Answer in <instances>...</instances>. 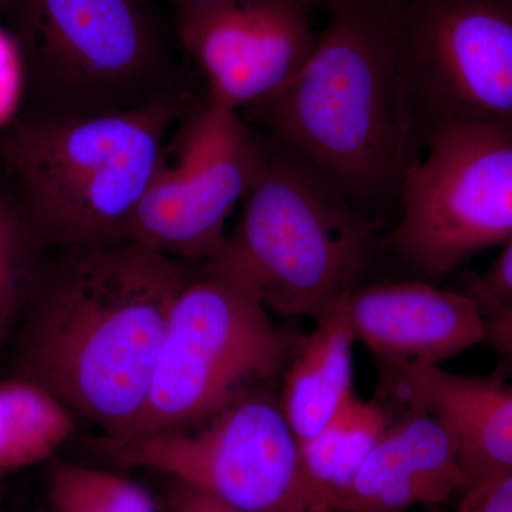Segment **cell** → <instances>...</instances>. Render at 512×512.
<instances>
[{
  "label": "cell",
  "mask_w": 512,
  "mask_h": 512,
  "mask_svg": "<svg viewBox=\"0 0 512 512\" xmlns=\"http://www.w3.org/2000/svg\"><path fill=\"white\" fill-rule=\"evenodd\" d=\"M194 271L133 242L60 249L26 309L23 379L120 439L143 410L171 309Z\"/></svg>",
  "instance_id": "6da1fadb"
},
{
  "label": "cell",
  "mask_w": 512,
  "mask_h": 512,
  "mask_svg": "<svg viewBox=\"0 0 512 512\" xmlns=\"http://www.w3.org/2000/svg\"><path fill=\"white\" fill-rule=\"evenodd\" d=\"M308 62L252 107L272 138L328 175L357 208L399 197L417 131L396 0H329Z\"/></svg>",
  "instance_id": "7a4b0ae2"
},
{
  "label": "cell",
  "mask_w": 512,
  "mask_h": 512,
  "mask_svg": "<svg viewBox=\"0 0 512 512\" xmlns=\"http://www.w3.org/2000/svg\"><path fill=\"white\" fill-rule=\"evenodd\" d=\"M190 94L86 117L16 111L0 128V165L52 249L127 242L134 212Z\"/></svg>",
  "instance_id": "3957f363"
},
{
  "label": "cell",
  "mask_w": 512,
  "mask_h": 512,
  "mask_svg": "<svg viewBox=\"0 0 512 512\" xmlns=\"http://www.w3.org/2000/svg\"><path fill=\"white\" fill-rule=\"evenodd\" d=\"M241 205L224 247L204 264L269 312L319 319L356 288L372 256V225L311 161L275 138L262 143Z\"/></svg>",
  "instance_id": "277c9868"
},
{
  "label": "cell",
  "mask_w": 512,
  "mask_h": 512,
  "mask_svg": "<svg viewBox=\"0 0 512 512\" xmlns=\"http://www.w3.org/2000/svg\"><path fill=\"white\" fill-rule=\"evenodd\" d=\"M22 113L86 117L187 94L150 0H12Z\"/></svg>",
  "instance_id": "5b68a950"
},
{
  "label": "cell",
  "mask_w": 512,
  "mask_h": 512,
  "mask_svg": "<svg viewBox=\"0 0 512 512\" xmlns=\"http://www.w3.org/2000/svg\"><path fill=\"white\" fill-rule=\"evenodd\" d=\"M291 352V340L255 293L210 265H195L171 309L143 410L123 437L109 440L195 426L275 376Z\"/></svg>",
  "instance_id": "8992f818"
},
{
  "label": "cell",
  "mask_w": 512,
  "mask_h": 512,
  "mask_svg": "<svg viewBox=\"0 0 512 512\" xmlns=\"http://www.w3.org/2000/svg\"><path fill=\"white\" fill-rule=\"evenodd\" d=\"M392 244L421 275L439 278L512 237V126L481 120L434 128L399 192Z\"/></svg>",
  "instance_id": "52a82bcc"
},
{
  "label": "cell",
  "mask_w": 512,
  "mask_h": 512,
  "mask_svg": "<svg viewBox=\"0 0 512 512\" xmlns=\"http://www.w3.org/2000/svg\"><path fill=\"white\" fill-rule=\"evenodd\" d=\"M99 447L117 466L157 471L245 512H313L299 441L279 399L255 386L195 426Z\"/></svg>",
  "instance_id": "ba28073f"
},
{
  "label": "cell",
  "mask_w": 512,
  "mask_h": 512,
  "mask_svg": "<svg viewBox=\"0 0 512 512\" xmlns=\"http://www.w3.org/2000/svg\"><path fill=\"white\" fill-rule=\"evenodd\" d=\"M127 242L201 265L224 247L232 212L254 183L262 141L242 114L205 96L175 128Z\"/></svg>",
  "instance_id": "9c48e42d"
},
{
  "label": "cell",
  "mask_w": 512,
  "mask_h": 512,
  "mask_svg": "<svg viewBox=\"0 0 512 512\" xmlns=\"http://www.w3.org/2000/svg\"><path fill=\"white\" fill-rule=\"evenodd\" d=\"M396 22L417 128L512 126V0H396Z\"/></svg>",
  "instance_id": "30bf717a"
},
{
  "label": "cell",
  "mask_w": 512,
  "mask_h": 512,
  "mask_svg": "<svg viewBox=\"0 0 512 512\" xmlns=\"http://www.w3.org/2000/svg\"><path fill=\"white\" fill-rule=\"evenodd\" d=\"M313 8L320 0H218L175 10V33L207 96L241 113L281 92L308 62L318 40Z\"/></svg>",
  "instance_id": "8fae6325"
},
{
  "label": "cell",
  "mask_w": 512,
  "mask_h": 512,
  "mask_svg": "<svg viewBox=\"0 0 512 512\" xmlns=\"http://www.w3.org/2000/svg\"><path fill=\"white\" fill-rule=\"evenodd\" d=\"M345 305L357 342L390 367L440 366L485 339L483 309L470 293L427 282L356 286Z\"/></svg>",
  "instance_id": "7c38bea8"
},
{
  "label": "cell",
  "mask_w": 512,
  "mask_h": 512,
  "mask_svg": "<svg viewBox=\"0 0 512 512\" xmlns=\"http://www.w3.org/2000/svg\"><path fill=\"white\" fill-rule=\"evenodd\" d=\"M410 407L431 414L453 439L464 488L512 474V384L456 375L440 366L393 367ZM461 491V493H463Z\"/></svg>",
  "instance_id": "4fadbf2b"
},
{
  "label": "cell",
  "mask_w": 512,
  "mask_h": 512,
  "mask_svg": "<svg viewBox=\"0 0 512 512\" xmlns=\"http://www.w3.org/2000/svg\"><path fill=\"white\" fill-rule=\"evenodd\" d=\"M413 410L384 431L338 512H406L463 491V468L450 434L436 417Z\"/></svg>",
  "instance_id": "5bb4252c"
},
{
  "label": "cell",
  "mask_w": 512,
  "mask_h": 512,
  "mask_svg": "<svg viewBox=\"0 0 512 512\" xmlns=\"http://www.w3.org/2000/svg\"><path fill=\"white\" fill-rule=\"evenodd\" d=\"M345 299L316 319L315 329L293 352L285 373L279 404L299 444L315 436L356 394L357 340Z\"/></svg>",
  "instance_id": "9a60e30c"
},
{
  "label": "cell",
  "mask_w": 512,
  "mask_h": 512,
  "mask_svg": "<svg viewBox=\"0 0 512 512\" xmlns=\"http://www.w3.org/2000/svg\"><path fill=\"white\" fill-rule=\"evenodd\" d=\"M390 423L389 412L377 400L353 394L315 436L299 444L313 512H338Z\"/></svg>",
  "instance_id": "2e32d148"
},
{
  "label": "cell",
  "mask_w": 512,
  "mask_h": 512,
  "mask_svg": "<svg viewBox=\"0 0 512 512\" xmlns=\"http://www.w3.org/2000/svg\"><path fill=\"white\" fill-rule=\"evenodd\" d=\"M74 413L55 394L28 379L0 383V473L35 466L76 431Z\"/></svg>",
  "instance_id": "e0dca14e"
},
{
  "label": "cell",
  "mask_w": 512,
  "mask_h": 512,
  "mask_svg": "<svg viewBox=\"0 0 512 512\" xmlns=\"http://www.w3.org/2000/svg\"><path fill=\"white\" fill-rule=\"evenodd\" d=\"M49 251L18 192L0 181V348L28 309Z\"/></svg>",
  "instance_id": "ac0fdd59"
},
{
  "label": "cell",
  "mask_w": 512,
  "mask_h": 512,
  "mask_svg": "<svg viewBox=\"0 0 512 512\" xmlns=\"http://www.w3.org/2000/svg\"><path fill=\"white\" fill-rule=\"evenodd\" d=\"M52 512H157L146 488L119 474L55 461L47 474Z\"/></svg>",
  "instance_id": "d6986e66"
},
{
  "label": "cell",
  "mask_w": 512,
  "mask_h": 512,
  "mask_svg": "<svg viewBox=\"0 0 512 512\" xmlns=\"http://www.w3.org/2000/svg\"><path fill=\"white\" fill-rule=\"evenodd\" d=\"M484 313L485 339L498 357L495 376L512 379V301L481 306Z\"/></svg>",
  "instance_id": "ffe728a7"
},
{
  "label": "cell",
  "mask_w": 512,
  "mask_h": 512,
  "mask_svg": "<svg viewBox=\"0 0 512 512\" xmlns=\"http://www.w3.org/2000/svg\"><path fill=\"white\" fill-rule=\"evenodd\" d=\"M504 251L485 274L470 285V293L480 306L512 301V237Z\"/></svg>",
  "instance_id": "44dd1931"
},
{
  "label": "cell",
  "mask_w": 512,
  "mask_h": 512,
  "mask_svg": "<svg viewBox=\"0 0 512 512\" xmlns=\"http://www.w3.org/2000/svg\"><path fill=\"white\" fill-rule=\"evenodd\" d=\"M461 494L458 512H512V474L487 478Z\"/></svg>",
  "instance_id": "7402d4cb"
},
{
  "label": "cell",
  "mask_w": 512,
  "mask_h": 512,
  "mask_svg": "<svg viewBox=\"0 0 512 512\" xmlns=\"http://www.w3.org/2000/svg\"><path fill=\"white\" fill-rule=\"evenodd\" d=\"M165 512H245L190 484L168 478Z\"/></svg>",
  "instance_id": "603a6c76"
},
{
  "label": "cell",
  "mask_w": 512,
  "mask_h": 512,
  "mask_svg": "<svg viewBox=\"0 0 512 512\" xmlns=\"http://www.w3.org/2000/svg\"><path fill=\"white\" fill-rule=\"evenodd\" d=\"M171 5L174 6V9H183V8H191V6H201L208 5V3L218 2V0H168ZM320 2H325V0H320ZM325 6V3H323Z\"/></svg>",
  "instance_id": "cb8c5ba5"
},
{
  "label": "cell",
  "mask_w": 512,
  "mask_h": 512,
  "mask_svg": "<svg viewBox=\"0 0 512 512\" xmlns=\"http://www.w3.org/2000/svg\"><path fill=\"white\" fill-rule=\"evenodd\" d=\"M10 5H12V0H0V19L8 15Z\"/></svg>",
  "instance_id": "d4e9b609"
},
{
  "label": "cell",
  "mask_w": 512,
  "mask_h": 512,
  "mask_svg": "<svg viewBox=\"0 0 512 512\" xmlns=\"http://www.w3.org/2000/svg\"><path fill=\"white\" fill-rule=\"evenodd\" d=\"M328 2H329V0H328Z\"/></svg>",
  "instance_id": "484cf974"
}]
</instances>
